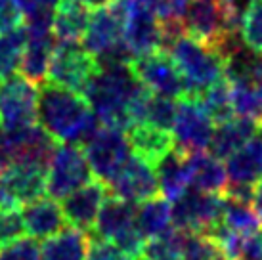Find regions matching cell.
<instances>
[{
  "instance_id": "26",
  "label": "cell",
  "mask_w": 262,
  "mask_h": 260,
  "mask_svg": "<svg viewBox=\"0 0 262 260\" xmlns=\"http://www.w3.org/2000/svg\"><path fill=\"white\" fill-rule=\"evenodd\" d=\"M90 235L77 228L59 230L56 235L44 239L40 260H86Z\"/></svg>"
},
{
  "instance_id": "20",
  "label": "cell",
  "mask_w": 262,
  "mask_h": 260,
  "mask_svg": "<svg viewBox=\"0 0 262 260\" xmlns=\"http://www.w3.org/2000/svg\"><path fill=\"white\" fill-rule=\"evenodd\" d=\"M258 126H260V123L239 115H233L228 121L216 123L211 138V144H209V149H211L209 153H212L219 159L230 157L233 151L239 149L241 145L247 144L251 138L256 136Z\"/></svg>"
},
{
  "instance_id": "41",
  "label": "cell",
  "mask_w": 262,
  "mask_h": 260,
  "mask_svg": "<svg viewBox=\"0 0 262 260\" xmlns=\"http://www.w3.org/2000/svg\"><path fill=\"white\" fill-rule=\"evenodd\" d=\"M23 25V15L17 0H0V33Z\"/></svg>"
},
{
  "instance_id": "17",
  "label": "cell",
  "mask_w": 262,
  "mask_h": 260,
  "mask_svg": "<svg viewBox=\"0 0 262 260\" xmlns=\"http://www.w3.org/2000/svg\"><path fill=\"white\" fill-rule=\"evenodd\" d=\"M107 195V186L100 180H90L79 189L71 191L61 199V212L67 224L82 231L94 228L96 216L102 209Z\"/></svg>"
},
{
  "instance_id": "9",
  "label": "cell",
  "mask_w": 262,
  "mask_h": 260,
  "mask_svg": "<svg viewBox=\"0 0 262 260\" xmlns=\"http://www.w3.org/2000/svg\"><path fill=\"white\" fill-rule=\"evenodd\" d=\"M56 142L38 124L4 128L0 136V161L8 165H48Z\"/></svg>"
},
{
  "instance_id": "34",
  "label": "cell",
  "mask_w": 262,
  "mask_h": 260,
  "mask_svg": "<svg viewBox=\"0 0 262 260\" xmlns=\"http://www.w3.org/2000/svg\"><path fill=\"white\" fill-rule=\"evenodd\" d=\"M184 231L170 228L167 233L146 241L140 260H182Z\"/></svg>"
},
{
  "instance_id": "11",
  "label": "cell",
  "mask_w": 262,
  "mask_h": 260,
  "mask_svg": "<svg viewBox=\"0 0 262 260\" xmlns=\"http://www.w3.org/2000/svg\"><path fill=\"white\" fill-rule=\"evenodd\" d=\"M96 69L98 59L84 50V46H79V42H59L54 46L46 79L48 82L82 94Z\"/></svg>"
},
{
  "instance_id": "45",
  "label": "cell",
  "mask_w": 262,
  "mask_h": 260,
  "mask_svg": "<svg viewBox=\"0 0 262 260\" xmlns=\"http://www.w3.org/2000/svg\"><path fill=\"white\" fill-rule=\"evenodd\" d=\"M38 2H40V4H44V6H48V8H52V10H54V8L58 6L59 0H38Z\"/></svg>"
},
{
  "instance_id": "38",
  "label": "cell",
  "mask_w": 262,
  "mask_h": 260,
  "mask_svg": "<svg viewBox=\"0 0 262 260\" xmlns=\"http://www.w3.org/2000/svg\"><path fill=\"white\" fill-rule=\"evenodd\" d=\"M142 2L151 10V14L161 23L182 21L184 10L188 6V0H142Z\"/></svg>"
},
{
  "instance_id": "4",
  "label": "cell",
  "mask_w": 262,
  "mask_h": 260,
  "mask_svg": "<svg viewBox=\"0 0 262 260\" xmlns=\"http://www.w3.org/2000/svg\"><path fill=\"white\" fill-rule=\"evenodd\" d=\"M241 12L222 0H188L182 27L189 36L212 48L232 33H237Z\"/></svg>"
},
{
  "instance_id": "8",
  "label": "cell",
  "mask_w": 262,
  "mask_h": 260,
  "mask_svg": "<svg viewBox=\"0 0 262 260\" xmlns=\"http://www.w3.org/2000/svg\"><path fill=\"white\" fill-rule=\"evenodd\" d=\"M84 157L90 166V172L96 180L103 182L105 186L117 176V172L130 159L132 149L128 138L123 130L100 126L96 134L84 144Z\"/></svg>"
},
{
  "instance_id": "1",
  "label": "cell",
  "mask_w": 262,
  "mask_h": 260,
  "mask_svg": "<svg viewBox=\"0 0 262 260\" xmlns=\"http://www.w3.org/2000/svg\"><path fill=\"white\" fill-rule=\"evenodd\" d=\"M37 121L54 142L75 145H84L102 126L84 96L54 82L37 90Z\"/></svg>"
},
{
  "instance_id": "30",
  "label": "cell",
  "mask_w": 262,
  "mask_h": 260,
  "mask_svg": "<svg viewBox=\"0 0 262 260\" xmlns=\"http://www.w3.org/2000/svg\"><path fill=\"white\" fill-rule=\"evenodd\" d=\"M25 42H27V31L23 25L0 33V79L17 75Z\"/></svg>"
},
{
  "instance_id": "22",
  "label": "cell",
  "mask_w": 262,
  "mask_h": 260,
  "mask_svg": "<svg viewBox=\"0 0 262 260\" xmlns=\"http://www.w3.org/2000/svg\"><path fill=\"white\" fill-rule=\"evenodd\" d=\"M134 214H136V203L119 199L115 195L105 199L96 216L94 228H92L96 237L111 241V243L117 241L123 233L136 226Z\"/></svg>"
},
{
  "instance_id": "43",
  "label": "cell",
  "mask_w": 262,
  "mask_h": 260,
  "mask_svg": "<svg viewBox=\"0 0 262 260\" xmlns=\"http://www.w3.org/2000/svg\"><path fill=\"white\" fill-rule=\"evenodd\" d=\"M253 82L256 84H262V54H258V59L255 63V69H253Z\"/></svg>"
},
{
  "instance_id": "16",
  "label": "cell",
  "mask_w": 262,
  "mask_h": 260,
  "mask_svg": "<svg viewBox=\"0 0 262 260\" xmlns=\"http://www.w3.org/2000/svg\"><path fill=\"white\" fill-rule=\"evenodd\" d=\"M111 193L130 203H142L159 193V184L151 163L132 153L126 165L117 172V176L107 184Z\"/></svg>"
},
{
  "instance_id": "32",
  "label": "cell",
  "mask_w": 262,
  "mask_h": 260,
  "mask_svg": "<svg viewBox=\"0 0 262 260\" xmlns=\"http://www.w3.org/2000/svg\"><path fill=\"white\" fill-rule=\"evenodd\" d=\"M230 88L233 113L262 123V84H256L253 80H237L230 82Z\"/></svg>"
},
{
  "instance_id": "37",
  "label": "cell",
  "mask_w": 262,
  "mask_h": 260,
  "mask_svg": "<svg viewBox=\"0 0 262 260\" xmlns=\"http://www.w3.org/2000/svg\"><path fill=\"white\" fill-rule=\"evenodd\" d=\"M0 260H40V247L37 239L19 237L0 247Z\"/></svg>"
},
{
  "instance_id": "31",
  "label": "cell",
  "mask_w": 262,
  "mask_h": 260,
  "mask_svg": "<svg viewBox=\"0 0 262 260\" xmlns=\"http://www.w3.org/2000/svg\"><path fill=\"white\" fill-rule=\"evenodd\" d=\"M197 100L214 123L228 121L235 115L232 105V88L224 77L205 88L201 94H197Z\"/></svg>"
},
{
  "instance_id": "18",
  "label": "cell",
  "mask_w": 262,
  "mask_h": 260,
  "mask_svg": "<svg viewBox=\"0 0 262 260\" xmlns=\"http://www.w3.org/2000/svg\"><path fill=\"white\" fill-rule=\"evenodd\" d=\"M226 178L230 188H255L262 178V134L256 132L245 145L226 157Z\"/></svg>"
},
{
  "instance_id": "46",
  "label": "cell",
  "mask_w": 262,
  "mask_h": 260,
  "mask_svg": "<svg viewBox=\"0 0 262 260\" xmlns=\"http://www.w3.org/2000/svg\"><path fill=\"white\" fill-rule=\"evenodd\" d=\"M2 132H4V126H2V121H0V136H2Z\"/></svg>"
},
{
  "instance_id": "19",
  "label": "cell",
  "mask_w": 262,
  "mask_h": 260,
  "mask_svg": "<svg viewBox=\"0 0 262 260\" xmlns=\"http://www.w3.org/2000/svg\"><path fill=\"white\" fill-rule=\"evenodd\" d=\"M23 228L33 239H48L63 230L66 218L61 205L52 197H38L35 201L23 205L21 210Z\"/></svg>"
},
{
  "instance_id": "35",
  "label": "cell",
  "mask_w": 262,
  "mask_h": 260,
  "mask_svg": "<svg viewBox=\"0 0 262 260\" xmlns=\"http://www.w3.org/2000/svg\"><path fill=\"white\" fill-rule=\"evenodd\" d=\"M176 105H178L176 100L149 94L146 109H144V121H142V124H151L155 128L170 132L176 117Z\"/></svg>"
},
{
  "instance_id": "21",
  "label": "cell",
  "mask_w": 262,
  "mask_h": 260,
  "mask_svg": "<svg viewBox=\"0 0 262 260\" xmlns=\"http://www.w3.org/2000/svg\"><path fill=\"white\" fill-rule=\"evenodd\" d=\"M186 157H188L189 188L205 193H224L228 188V178L224 165L219 157L207 151L186 153Z\"/></svg>"
},
{
  "instance_id": "10",
  "label": "cell",
  "mask_w": 262,
  "mask_h": 260,
  "mask_svg": "<svg viewBox=\"0 0 262 260\" xmlns=\"http://www.w3.org/2000/svg\"><path fill=\"white\" fill-rule=\"evenodd\" d=\"M170 212L176 230L211 235V231L220 224L222 195L205 193L189 188L170 203Z\"/></svg>"
},
{
  "instance_id": "23",
  "label": "cell",
  "mask_w": 262,
  "mask_h": 260,
  "mask_svg": "<svg viewBox=\"0 0 262 260\" xmlns=\"http://www.w3.org/2000/svg\"><path fill=\"white\" fill-rule=\"evenodd\" d=\"M155 176L159 184V191H163L165 199L172 203L184 191L189 189V172H188V157L180 149L172 147L165 153L155 165Z\"/></svg>"
},
{
  "instance_id": "39",
  "label": "cell",
  "mask_w": 262,
  "mask_h": 260,
  "mask_svg": "<svg viewBox=\"0 0 262 260\" xmlns=\"http://www.w3.org/2000/svg\"><path fill=\"white\" fill-rule=\"evenodd\" d=\"M23 233H25V228H23L21 212L0 210V247L23 237Z\"/></svg>"
},
{
  "instance_id": "27",
  "label": "cell",
  "mask_w": 262,
  "mask_h": 260,
  "mask_svg": "<svg viewBox=\"0 0 262 260\" xmlns=\"http://www.w3.org/2000/svg\"><path fill=\"white\" fill-rule=\"evenodd\" d=\"M128 144L134 155L155 165L157 161L174 147L172 136L168 130L155 128L151 124H134L128 130Z\"/></svg>"
},
{
  "instance_id": "25",
  "label": "cell",
  "mask_w": 262,
  "mask_h": 260,
  "mask_svg": "<svg viewBox=\"0 0 262 260\" xmlns=\"http://www.w3.org/2000/svg\"><path fill=\"white\" fill-rule=\"evenodd\" d=\"M90 19V8L79 0H59L54 8L52 33L58 42H79Z\"/></svg>"
},
{
  "instance_id": "29",
  "label": "cell",
  "mask_w": 262,
  "mask_h": 260,
  "mask_svg": "<svg viewBox=\"0 0 262 260\" xmlns=\"http://www.w3.org/2000/svg\"><path fill=\"white\" fill-rule=\"evenodd\" d=\"M260 218L255 212L253 205L247 201H239L235 197L222 193V216H220V226L228 231L239 233V235H249L260 231Z\"/></svg>"
},
{
  "instance_id": "5",
  "label": "cell",
  "mask_w": 262,
  "mask_h": 260,
  "mask_svg": "<svg viewBox=\"0 0 262 260\" xmlns=\"http://www.w3.org/2000/svg\"><path fill=\"white\" fill-rule=\"evenodd\" d=\"M82 44L98 63H126L132 59L123 40V19L110 4L96 8L90 15Z\"/></svg>"
},
{
  "instance_id": "14",
  "label": "cell",
  "mask_w": 262,
  "mask_h": 260,
  "mask_svg": "<svg viewBox=\"0 0 262 260\" xmlns=\"http://www.w3.org/2000/svg\"><path fill=\"white\" fill-rule=\"evenodd\" d=\"M46 193V168L8 165L0 172V210H17Z\"/></svg>"
},
{
  "instance_id": "33",
  "label": "cell",
  "mask_w": 262,
  "mask_h": 260,
  "mask_svg": "<svg viewBox=\"0 0 262 260\" xmlns=\"http://www.w3.org/2000/svg\"><path fill=\"white\" fill-rule=\"evenodd\" d=\"M239 38L243 46L262 54V0H251L239 15Z\"/></svg>"
},
{
  "instance_id": "15",
  "label": "cell",
  "mask_w": 262,
  "mask_h": 260,
  "mask_svg": "<svg viewBox=\"0 0 262 260\" xmlns=\"http://www.w3.org/2000/svg\"><path fill=\"white\" fill-rule=\"evenodd\" d=\"M0 121L4 128H19L37 123V88L14 75L0 84Z\"/></svg>"
},
{
  "instance_id": "24",
  "label": "cell",
  "mask_w": 262,
  "mask_h": 260,
  "mask_svg": "<svg viewBox=\"0 0 262 260\" xmlns=\"http://www.w3.org/2000/svg\"><path fill=\"white\" fill-rule=\"evenodd\" d=\"M54 46V33H27V42L19 63V73L23 79H27L33 84H40L46 80Z\"/></svg>"
},
{
  "instance_id": "6",
  "label": "cell",
  "mask_w": 262,
  "mask_h": 260,
  "mask_svg": "<svg viewBox=\"0 0 262 260\" xmlns=\"http://www.w3.org/2000/svg\"><path fill=\"white\" fill-rule=\"evenodd\" d=\"M123 19V40L132 58L161 50V21L142 0H111Z\"/></svg>"
},
{
  "instance_id": "40",
  "label": "cell",
  "mask_w": 262,
  "mask_h": 260,
  "mask_svg": "<svg viewBox=\"0 0 262 260\" xmlns=\"http://www.w3.org/2000/svg\"><path fill=\"white\" fill-rule=\"evenodd\" d=\"M86 260H132V258H128L111 241L96 237V239H90V243H88Z\"/></svg>"
},
{
  "instance_id": "2",
  "label": "cell",
  "mask_w": 262,
  "mask_h": 260,
  "mask_svg": "<svg viewBox=\"0 0 262 260\" xmlns=\"http://www.w3.org/2000/svg\"><path fill=\"white\" fill-rule=\"evenodd\" d=\"M146 88L142 86L126 63H98L90 82L84 88V100L102 126L117 130H130L132 103Z\"/></svg>"
},
{
  "instance_id": "13",
  "label": "cell",
  "mask_w": 262,
  "mask_h": 260,
  "mask_svg": "<svg viewBox=\"0 0 262 260\" xmlns=\"http://www.w3.org/2000/svg\"><path fill=\"white\" fill-rule=\"evenodd\" d=\"M130 69L134 77L147 88L151 94L180 100L186 96V84L174 61L165 50H155L144 56L130 59Z\"/></svg>"
},
{
  "instance_id": "28",
  "label": "cell",
  "mask_w": 262,
  "mask_h": 260,
  "mask_svg": "<svg viewBox=\"0 0 262 260\" xmlns=\"http://www.w3.org/2000/svg\"><path fill=\"white\" fill-rule=\"evenodd\" d=\"M134 224L140 230V233L146 237V241L167 233L170 228H174L170 203L165 197H157V195H153L142 203H136Z\"/></svg>"
},
{
  "instance_id": "44",
  "label": "cell",
  "mask_w": 262,
  "mask_h": 260,
  "mask_svg": "<svg viewBox=\"0 0 262 260\" xmlns=\"http://www.w3.org/2000/svg\"><path fill=\"white\" fill-rule=\"evenodd\" d=\"M80 4H84L86 8H102V6H107L111 0H79Z\"/></svg>"
},
{
  "instance_id": "36",
  "label": "cell",
  "mask_w": 262,
  "mask_h": 260,
  "mask_svg": "<svg viewBox=\"0 0 262 260\" xmlns=\"http://www.w3.org/2000/svg\"><path fill=\"white\" fill-rule=\"evenodd\" d=\"M182 260H228L216 241L205 233L184 231Z\"/></svg>"
},
{
  "instance_id": "12",
  "label": "cell",
  "mask_w": 262,
  "mask_h": 260,
  "mask_svg": "<svg viewBox=\"0 0 262 260\" xmlns=\"http://www.w3.org/2000/svg\"><path fill=\"white\" fill-rule=\"evenodd\" d=\"M172 142L182 153L205 151L211 144L214 121L201 107L197 96H182L176 105L172 123Z\"/></svg>"
},
{
  "instance_id": "7",
  "label": "cell",
  "mask_w": 262,
  "mask_h": 260,
  "mask_svg": "<svg viewBox=\"0 0 262 260\" xmlns=\"http://www.w3.org/2000/svg\"><path fill=\"white\" fill-rule=\"evenodd\" d=\"M92 180L84 151L75 144H56L46 165V191L52 199H63Z\"/></svg>"
},
{
  "instance_id": "47",
  "label": "cell",
  "mask_w": 262,
  "mask_h": 260,
  "mask_svg": "<svg viewBox=\"0 0 262 260\" xmlns=\"http://www.w3.org/2000/svg\"><path fill=\"white\" fill-rule=\"evenodd\" d=\"M260 233H262V231H260Z\"/></svg>"
},
{
  "instance_id": "42",
  "label": "cell",
  "mask_w": 262,
  "mask_h": 260,
  "mask_svg": "<svg viewBox=\"0 0 262 260\" xmlns=\"http://www.w3.org/2000/svg\"><path fill=\"white\" fill-rule=\"evenodd\" d=\"M251 205H253V209L255 212L258 214L262 222V178L255 184V188H253V199H251Z\"/></svg>"
},
{
  "instance_id": "3",
  "label": "cell",
  "mask_w": 262,
  "mask_h": 260,
  "mask_svg": "<svg viewBox=\"0 0 262 260\" xmlns=\"http://www.w3.org/2000/svg\"><path fill=\"white\" fill-rule=\"evenodd\" d=\"M161 50L167 52L182 75L186 96L201 94L205 88L224 77V59L216 48L189 36L186 31L168 40Z\"/></svg>"
}]
</instances>
